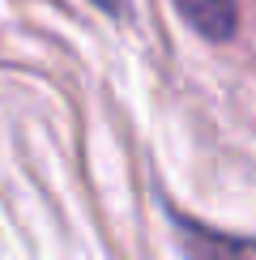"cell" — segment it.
I'll list each match as a JSON object with an SVG mask.
<instances>
[{
    "label": "cell",
    "mask_w": 256,
    "mask_h": 260,
    "mask_svg": "<svg viewBox=\"0 0 256 260\" xmlns=\"http://www.w3.org/2000/svg\"><path fill=\"white\" fill-rule=\"evenodd\" d=\"M179 13L205 39H231L235 21H239V0H175Z\"/></svg>",
    "instance_id": "obj_2"
},
{
    "label": "cell",
    "mask_w": 256,
    "mask_h": 260,
    "mask_svg": "<svg viewBox=\"0 0 256 260\" xmlns=\"http://www.w3.org/2000/svg\"><path fill=\"white\" fill-rule=\"evenodd\" d=\"M94 5H99V9H107V13H120V9H124V0H94Z\"/></svg>",
    "instance_id": "obj_3"
},
{
    "label": "cell",
    "mask_w": 256,
    "mask_h": 260,
    "mask_svg": "<svg viewBox=\"0 0 256 260\" xmlns=\"http://www.w3.org/2000/svg\"><path fill=\"white\" fill-rule=\"evenodd\" d=\"M175 231H179V247H184L188 260H256V239L209 231V226L188 222V218H179Z\"/></svg>",
    "instance_id": "obj_1"
}]
</instances>
